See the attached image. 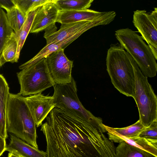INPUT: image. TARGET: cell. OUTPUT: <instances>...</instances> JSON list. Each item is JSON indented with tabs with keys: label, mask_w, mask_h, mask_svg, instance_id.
Masks as SVG:
<instances>
[{
	"label": "cell",
	"mask_w": 157,
	"mask_h": 157,
	"mask_svg": "<svg viewBox=\"0 0 157 157\" xmlns=\"http://www.w3.org/2000/svg\"><path fill=\"white\" fill-rule=\"evenodd\" d=\"M41 125L47 157H115L104 126L79 121L55 107Z\"/></svg>",
	"instance_id": "1"
},
{
	"label": "cell",
	"mask_w": 157,
	"mask_h": 157,
	"mask_svg": "<svg viewBox=\"0 0 157 157\" xmlns=\"http://www.w3.org/2000/svg\"><path fill=\"white\" fill-rule=\"evenodd\" d=\"M136 62L120 44H111L106 57L107 71L114 87L121 93L133 98Z\"/></svg>",
	"instance_id": "2"
},
{
	"label": "cell",
	"mask_w": 157,
	"mask_h": 157,
	"mask_svg": "<svg viewBox=\"0 0 157 157\" xmlns=\"http://www.w3.org/2000/svg\"><path fill=\"white\" fill-rule=\"evenodd\" d=\"M6 124L7 132L38 148L35 121L24 97L19 93L9 94Z\"/></svg>",
	"instance_id": "3"
},
{
	"label": "cell",
	"mask_w": 157,
	"mask_h": 157,
	"mask_svg": "<svg viewBox=\"0 0 157 157\" xmlns=\"http://www.w3.org/2000/svg\"><path fill=\"white\" fill-rule=\"evenodd\" d=\"M115 34L120 45L133 59L143 74L147 78L155 77L157 72L156 60L142 36L128 28L117 30Z\"/></svg>",
	"instance_id": "4"
},
{
	"label": "cell",
	"mask_w": 157,
	"mask_h": 157,
	"mask_svg": "<svg viewBox=\"0 0 157 157\" xmlns=\"http://www.w3.org/2000/svg\"><path fill=\"white\" fill-rule=\"evenodd\" d=\"M53 87L52 97L56 107L79 121L96 126L104 125L102 119L94 116L80 101L73 78L69 83L56 84Z\"/></svg>",
	"instance_id": "5"
},
{
	"label": "cell",
	"mask_w": 157,
	"mask_h": 157,
	"mask_svg": "<svg viewBox=\"0 0 157 157\" xmlns=\"http://www.w3.org/2000/svg\"><path fill=\"white\" fill-rule=\"evenodd\" d=\"M135 75L133 98L136 104L139 119L146 127L157 119V98L149 83L136 63L134 67Z\"/></svg>",
	"instance_id": "6"
},
{
	"label": "cell",
	"mask_w": 157,
	"mask_h": 157,
	"mask_svg": "<svg viewBox=\"0 0 157 157\" xmlns=\"http://www.w3.org/2000/svg\"><path fill=\"white\" fill-rule=\"evenodd\" d=\"M17 73L23 96L41 93L55 84L49 73L45 58L26 67Z\"/></svg>",
	"instance_id": "7"
},
{
	"label": "cell",
	"mask_w": 157,
	"mask_h": 157,
	"mask_svg": "<svg viewBox=\"0 0 157 157\" xmlns=\"http://www.w3.org/2000/svg\"><path fill=\"white\" fill-rule=\"evenodd\" d=\"M45 59L49 73L55 84L71 81L73 61L67 57L63 49L53 52Z\"/></svg>",
	"instance_id": "8"
},
{
	"label": "cell",
	"mask_w": 157,
	"mask_h": 157,
	"mask_svg": "<svg viewBox=\"0 0 157 157\" xmlns=\"http://www.w3.org/2000/svg\"><path fill=\"white\" fill-rule=\"evenodd\" d=\"M133 23L147 43L157 48V8L148 13L145 10L134 11Z\"/></svg>",
	"instance_id": "9"
},
{
	"label": "cell",
	"mask_w": 157,
	"mask_h": 157,
	"mask_svg": "<svg viewBox=\"0 0 157 157\" xmlns=\"http://www.w3.org/2000/svg\"><path fill=\"white\" fill-rule=\"evenodd\" d=\"M26 102L35 121L36 127L41 126L55 105L52 96L41 93L24 97Z\"/></svg>",
	"instance_id": "10"
},
{
	"label": "cell",
	"mask_w": 157,
	"mask_h": 157,
	"mask_svg": "<svg viewBox=\"0 0 157 157\" xmlns=\"http://www.w3.org/2000/svg\"><path fill=\"white\" fill-rule=\"evenodd\" d=\"M53 2V0L36 10L29 33H37L56 26L60 10Z\"/></svg>",
	"instance_id": "11"
},
{
	"label": "cell",
	"mask_w": 157,
	"mask_h": 157,
	"mask_svg": "<svg viewBox=\"0 0 157 157\" xmlns=\"http://www.w3.org/2000/svg\"><path fill=\"white\" fill-rule=\"evenodd\" d=\"M89 9L74 11H59L56 22L61 24L82 21H91L100 19L107 13Z\"/></svg>",
	"instance_id": "12"
},
{
	"label": "cell",
	"mask_w": 157,
	"mask_h": 157,
	"mask_svg": "<svg viewBox=\"0 0 157 157\" xmlns=\"http://www.w3.org/2000/svg\"><path fill=\"white\" fill-rule=\"evenodd\" d=\"M109 139L113 142L120 143L125 140L138 137L145 128L139 120L134 124L122 128H114L104 125Z\"/></svg>",
	"instance_id": "13"
},
{
	"label": "cell",
	"mask_w": 157,
	"mask_h": 157,
	"mask_svg": "<svg viewBox=\"0 0 157 157\" xmlns=\"http://www.w3.org/2000/svg\"><path fill=\"white\" fill-rule=\"evenodd\" d=\"M6 151L21 157H47L46 152L32 146L12 135L10 136V142L6 146Z\"/></svg>",
	"instance_id": "14"
},
{
	"label": "cell",
	"mask_w": 157,
	"mask_h": 157,
	"mask_svg": "<svg viewBox=\"0 0 157 157\" xmlns=\"http://www.w3.org/2000/svg\"><path fill=\"white\" fill-rule=\"evenodd\" d=\"M83 33V32H80L73 36L67 38L62 41L46 45L33 58L20 65L19 67V68L22 70L24 67L32 64L41 59L46 58L49 55L53 52L61 49L64 50Z\"/></svg>",
	"instance_id": "15"
},
{
	"label": "cell",
	"mask_w": 157,
	"mask_h": 157,
	"mask_svg": "<svg viewBox=\"0 0 157 157\" xmlns=\"http://www.w3.org/2000/svg\"><path fill=\"white\" fill-rule=\"evenodd\" d=\"M10 93L8 84L4 77L0 74V136L5 140L8 137L6 116Z\"/></svg>",
	"instance_id": "16"
},
{
	"label": "cell",
	"mask_w": 157,
	"mask_h": 157,
	"mask_svg": "<svg viewBox=\"0 0 157 157\" xmlns=\"http://www.w3.org/2000/svg\"><path fill=\"white\" fill-rule=\"evenodd\" d=\"M157 155L126 141L119 143L115 148V157H157Z\"/></svg>",
	"instance_id": "17"
},
{
	"label": "cell",
	"mask_w": 157,
	"mask_h": 157,
	"mask_svg": "<svg viewBox=\"0 0 157 157\" xmlns=\"http://www.w3.org/2000/svg\"><path fill=\"white\" fill-rule=\"evenodd\" d=\"M36 10L30 12L27 15L25 21L20 29L17 33H14V36L17 43L16 56L17 62L19 57L20 51L29 33Z\"/></svg>",
	"instance_id": "18"
},
{
	"label": "cell",
	"mask_w": 157,
	"mask_h": 157,
	"mask_svg": "<svg viewBox=\"0 0 157 157\" xmlns=\"http://www.w3.org/2000/svg\"><path fill=\"white\" fill-rule=\"evenodd\" d=\"M93 0H54L60 11H74L88 9Z\"/></svg>",
	"instance_id": "19"
},
{
	"label": "cell",
	"mask_w": 157,
	"mask_h": 157,
	"mask_svg": "<svg viewBox=\"0 0 157 157\" xmlns=\"http://www.w3.org/2000/svg\"><path fill=\"white\" fill-rule=\"evenodd\" d=\"M17 43L14 33L4 46L0 57V67L6 62H17L16 59Z\"/></svg>",
	"instance_id": "20"
},
{
	"label": "cell",
	"mask_w": 157,
	"mask_h": 157,
	"mask_svg": "<svg viewBox=\"0 0 157 157\" xmlns=\"http://www.w3.org/2000/svg\"><path fill=\"white\" fill-rule=\"evenodd\" d=\"M14 33L9 24L6 13L0 8V57L4 46Z\"/></svg>",
	"instance_id": "21"
},
{
	"label": "cell",
	"mask_w": 157,
	"mask_h": 157,
	"mask_svg": "<svg viewBox=\"0 0 157 157\" xmlns=\"http://www.w3.org/2000/svg\"><path fill=\"white\" fill-rule=\"evenodd\" d=\"M16 7L26 17L30 12L53 0H12Z\"/></svg>",
	"instance_id": "22"
},
{
	"label": "cell",
	"mask_w": 157,
	"mask_h": 157,
	"mask_svg": "<svg viewBox=\"0 0 157 157\" xmlns=\"http://www.w3.org/2000/svg\"><path fill=\"white\" fill-rule=\"evenodd\" d=\"M6 15L9 24L15 33L20 29L26 17L16 7L6 11Z\"/></svg>",
	"instance_id": "23"
},
{
	"label": "cell",
	"mask_w": 157,
	"mask_h": 157,
	"mask_svg": "<svg viewBox=\"0 0 157 157\" xmlns=\"http://www.w3.org/2000/svg\"><path fill=\"white\" fill-rule=\"evenodd\" d=\"M138 137L147 140L157 141V119L154 121L139 134Z\"/></svg>",
	"instance_id": "24"
},
{
	"label": "cell",
	"mask_w": 157,
	"mask_h": 157,
	"mask_svg": "<svg viewBox=\"0 0 157 157\" xmlns=\"http://www.w3.org/2000/svg\"><path fill=\"white\" fill-rule=\"evenodd\" d=\"M16 7L12 0H0V8L8 11Z\"/></svg>",
	"instance_id": "25"
},
{
	"label": "cell",
	"mask_w": 157,
	"mask_h": 157,
	"mask_svg": "<svg viewBox=\"0 0 157 157\" xmlns=\"http://www.w3.org/2000/svg\"><path fill=\"white\" fill-rule=\"evenodd\" d=\"M6 140L0 136V157L6 151Z\"/></svg>",
	"instance_id": "26"
},
{
	"label": "cell",
	"mask_w": 157,
	"mask_h": 157,
	"mask_svg": "<svg viewBox=\"0 0 157 157\" xmlns=\"http://www.w3.org/2000/svg\"><path fill=\"white\" fill-rule=\"evenodd\" d=\"M150 48L151 51L156 60L157 59V48L150 45H148Z\"/></svg>",
	"instance_id": "27"
},
{
	"label": "cell",
	"mask_w": 157,
	"mask_h": 157,
	"mask_svg": "<svg viewBox=\"0 0 157 157\" xmlns=\"http://www.w3.org/2000/svg\"><path fill=\"white\" fill-rule=\"evenodd\" d=\"M8 157H20V156L14 153L9 152L8 154Z\"/></svg>",
	"instance_id": "28"
},
{
	"label": "cell",
	"mask_w": 157,
	"mask_h": 157,
	"mask_svg": "<svg viewBox=\"0 0 157 157\" xmlns=\"http://www.w3.org/2000/svg\"><path fill=\"white\" fill-rule=\"evenodd\" d=\"M20 157H21L20 156Z\"/></svg>",
	"instance_id": "29"
},
{
	"label": "cell",
	"mask_w": 157,
	"mask_h": 157,
	"mask_svg": "<svg viewBox=\"0 0 157 157\" xmlns=\"http://www.w3.org/2000/svg\"></svg>",
	"instance_id": "30"
}]
</instances>
